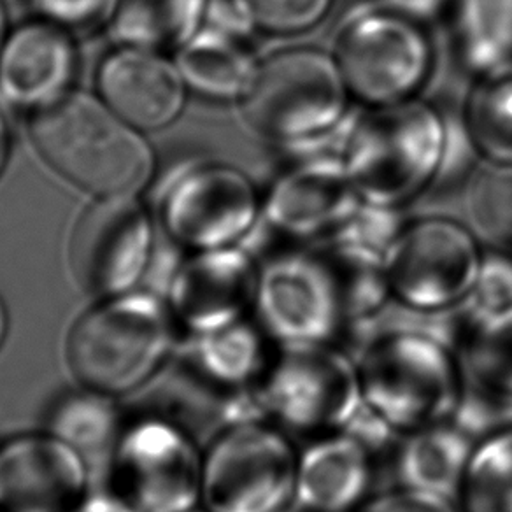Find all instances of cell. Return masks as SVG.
<instances>
[{
    "label": "cell",
    "mask_w": 512,
    "mask_h": 512,
    "mask_svg": "<svg viewBox=\"0 0 512 512\" xmlns=\"http://www.w3.org/2000/svg\"><path fill=\"white\" fill-rule=\"evenodd\" d=\"M365 406L399 434L448 421L465 388L456 311L428 313L395 300L349 325Z\"/></svg>",
    "instance_id": "1"
},
{
    "label": "cell",
    "mask_w": 512,
    "mask_h": 512,
    "mask_svg": "<svg viewBox=\"0 0 512 512\" xmlns=\"http://www.w3.org/2000/svg\"><path fill=\"white\" fill-rule=\"evenodd\" d=\"M351 99L334 53L293 46L260 58L242 116L292 160L342 157L360 116Z\"/></svg>",
    "instance_id": "2"
},
{
    "label": "cell",
    "mask_w": 512,
    "mask_h": 512,
    "mask_svg": "<svg viewBox=\"0 0 512 512\" xmlns=\"http://www.w3.org/2000/svg\"><path fill=\"white\" fill-rule=\"evenodd\" d=\"M30 139L60 178L99 199L134 195L155 169L139 130L90 93L65 92L36 107Z\"/></svg>",
    "instance_id": "3"
},
{
    "label": "cell",
    "mask_w": 512,
    "mask_h": 512,
    "mask_svg": "<svg viewBox=\"0 0 512 512\" xmlns=\"http://www.w3.org/2000/svg\"><path fill=\"white\" fill-rule=\"evenodd\" d=\"M455 139L437 107L411 99L360 114L342 160L362 200L402 207L453 169Z\"/></svg>",
    "instance_id": "4"
},
{
    "label": "cell",
    "mask_w": 512,
    "mask_h": 512,
    "mask_svg": "<svg viewBox=\"0 0 512 512\" xmlns=\"http://www.w3.org/2000/svg\"><path fill=\"white\" fill-rule=\"evenodd\" d=\"M178 323L151 293L104 299L83 314L67 339V362L83 388L123 395L162 369L174 351Z\"/></svg>",
    "instance_id": "5"
},
{
    "label": "cell",
    "mask_w": 512,
    "mask_h": 512,
    "mask_svg": "<svg viewBox=\"0 0 512 512\" xmlns=\"http://www.w3.org/2000/svg\"><path fill=\"white\" fill-rule=\"evenodd\" d=\"M255 399L265 420L316 437L342 430L363 404L355 358L334 342L278 346Z\"/></svg>",
    "instance_id": "6"
},
{
    "label": "cell",
    "mask_w": 512,
    "mask_h": 512,
    "mask_svg": "<svg viewBox=\"0 0 512 512\" xmlns=\"http://www.w3.org/2000/svg\"><path fill=\"white\" fill-rule=\"evenodd\" d=\"M204 453L160 414L127 423L104 465L106 488L132 512H188L202 497Z\"/></svg>",
    "instance_id": "7"
},
{
    "label": "cell",
    "mask_w": 512,
    "mask_h": 512,
    "mask_svg": "<svg viewBox=\"0 0 512 512\" xmlns=\"http://www.w3.org/2000/svg\"><path fill=\"white\" fill-rule=\"evenodd\" d=\"M299 451L265 418L237 421L204 453L202 507L209 512H285L293 505Z\"/></svg>",
    "instance_id": "8"
},
{
    "label": "cell",
    "mask_w": 512,
    "mask_h": 512,
    "mask_svg": "<svg viewBox=\"0 0 512 512\" xmlns=\"http://www.w3.org/2000/svg\"><path fill=\"white\" fill-rule=\"evenodd\" d=\"M334 58L351 97L370 107L416 99L434 69L423 23L392 9L362 11L342 25Z\"/></svg>",
    "instance_id": "9"
},
{
    "label": "cell",
    "mask_w": 512,
    "mask_h": 512,
    "mask_svg": "<svg viewBox=\"0 0 512 512\" xmlns=\"http://www.w3.org/2000/svg\"><path fill=\"white\" fill-rule=\"evenodd\" d=\"M484 251L462 223L430 216L406 223L384 262L392 299L428 313L460 307L474 285Z\"/></svg>",
    "instance_id": "10"
},
{
    "label": "cell",
    "mask_w": 512,
    "mask_h": 512,
    "mask_svg": "<svg viewBox=\"0 0 512 512\" xmlns=\"http://www.w3.org/2000/svg\"><path fill=\"white\" fill-rule=\"evenodd\" d=\"M253 314L276 346L334 342L348 327L334 265L306 251L279 253L258 267Z\"/></svg>",
    "instance_id": "11"
},
{
    "label": "cell",
    "mask_w": 512,
    "mask_h": 512,
    "mask_svg": "<svg viewBox=\"0 0 512 512\" xmlns=\"http://www.w3.org/2000/svg\"><path fill=\"white\" fill-rule=\"evenodd\" d=\"M264 197L244 172L227 164L193 165L162 200L172 239L188 248H225L248 237L262 221Z\"/></svg>",
    "instance_id": "12"
},
{
    "label": "cell",
    "mask_w": 512,
    "mask_h": 512,
    "mask_svg": "<svg viewBox=\"0 0 512 512\" xmlns=\"http://www.w3.org/2000/svg\"><path fill=\"white\" fill-rule=\"evenodd\" d=\"M151 221L132 195L100 197L72 228L69 267L81 292L97 299L130 292L150 258Z\"/></svg>",
    "instance_id": "13"
},
{
    "label": "cell",
    "mask_w": 512,
    "mask_h": 512,
    "mask_svg": "<svg viewBox=\"0 0 512 512\" xmlns=\"http://www.w3.org/2000/svg\"><path fill=\"white\" fill-rule=\"evenodd\" d=\"M258 265L239 244L200 249L179 265L169 307L188 335L207 334L248 318L255 302Z\"/></svg>",
    "instance_id": "14"
},
{
    "label": "cell",
    "mask_w": 512,
    "mask_h": 512,
    "mask_svg": "<svg viewBox=\"0 0 512 512\" xmlns=\"http://www.w3.org/2000/svg\"><path fill=\"white\" fill-rule=\"evenodd\" d=\"M88 481L85 458L50 432L0 446V512H67Z\"/></svg>",
    "instance_id": "15"
},
{
    "label": "cell",
    "mask_w": 512,
    "mask_h": 512,
    "mask_svg": "<svg viewBox=\"0 0 512 512\" xmlns=\"http://www.w3.org/2000/svg\"><path fill=\"white\" fill-rule=\"evenodd\" d=\"M360 200L342 157L302 158L274 179L262 221L292 239L330 235Z\"/></svg>",
    "instance_id": "16"
},
{
    "label": "cell",
    "mask_w": 512,
    "mask_h": 512,
    "mask_svg": "<svg viewBox=\"0 0 512 512\" xmlns=\"http://www.w3.org/2000/svg\"><path fill=\"white\" fill-rule=\"evenodd\" d=\"M100 97L137 130L169 125L185 104V79L158 51L123 46L104 58L97 74Z\"/></svg>",
    "instance_id": "17"
},
{
    "label": "cell",
    "mask_w": 512,
    "mask_h": 512,
    "mask_svg": "<svg viewBox=\"0 0 512 512\" xmlns=\"http://www.w3.org/2000/svg\"><path fill=\"white\" fill-rule=\"evenodd\" d=\"M369 449L346 432L318 435L299 451L293 504L300 512H358L374 481Z\"/></svg>",
    "instance_id": "18"
},
{
    "label": "cell",
    "mask_w": 512,
    "mask_h": 512,
    "mask_svg": "<svg viewBox=\"0 0 512 512\" xmlns=\"http://www.w3.org/2000/svg\"><path fill=\"white\" fill-rule=\"evenodd\" d=\"M74 67V46L62 27L27 23L0 51V92L22 106H44L67 92Z\"/></svg>",
    "instance_id": "19"
},
{
    "label": "cell",
    "mask_w": 512,
    "mask_h": 512,
    "mask_svg": "<svg viewBox=\"0 0 512 512\" xmlns=\"http://www.w3.org/2000/svg\"><path fill=\"white\" fill-rule=\"evenodd\" d=\"M476 441L448 420L402 434L393 449L397 486L460 498Z\"/></svg>",
    "instance_id": "20"
},
{
    "label": "cell",
    "mask_w": 512,
    "mask_h": 512,
    "mask_svg": "<svg viewBox=\"0 0 512 512\" xmlns=\"http://www.w3.org/2000/svg\"><path fill=\"white\" fill-rule=\"evenodd\" d=\"M260 58L225 29H200L178 50L186 86L213 100L241 102L253 83Z\"/></svg>",
    "instance_id": "21"
},
{
    "label": "cell",
    "mask_w": 512,
    "mask_h": 512,
    "mask_svg": "<svg viewBox=\"0 0 512 512\" xmlns=\"http://www.w3.org/2000/svg\"><path fill=\"white\" fill-rule=\"evenodd\" d=\"M209 0H120L111 34L118 43L151 51L183 48L200 29Z\"/></svg>",
    "instance_id": "22"
},
{
    "label": "cell",
    "mask_w": 512,
    "mask_h": 512,
    "mask_svg": "<svg viewBox=\"0 0 512 512\" xmlns=\"http://www.w3.org/2000/svg\"><path fill=\"white\" fill-rule=\"evenodd\" d=\"M465 130L488 162H512V62L477 74L465 107Z\"/></svg>",
    "instance_id": "23"
},
{
    "label": "cell",
    "mask_w": 512,
    "mask_h": 512,
    "mask_svg": "<svg viewBox=\"0 0 512 512\" xmlns=\"http://www.w3.org/2000/svg\"><path fill=\"white\" fill-rule=\"evenodd\" d=\"M123 427L111 395L88 388L62 397L50 414V434L76 449L86 463L104 458L106 465Z\"/></svg>",
    "instance_id": "24"
},
{
    "label": "cell",
    "mask_w": 512,
    "mask_h": 512,
    "mask_svg": "<svg viewBox=\"0 0 512 512\" xmlns=\"http://www.w3.org/2000/svg\"><path fill=\"white\" fill-rule=\"evenodd\" d=\"M404 225L400 207L360 200L330 234V258L348 267L384 271Z\"/></svg>",
    "instance_id": "25"
},
{
    "label": "cell",
    "mask_w": 512,
    "mask_h": 512,
    "mask_svg": "<svg viewBox=\"0 0 512 512\" xmlns=\"http://www.w3.org/2000/svg\"><path fill=\"white\" fill-rule=\"evenodd\" d=\"M456 43L476 74L512 62V0H458Z\"/></svg>",
    "instance_id": "26"
},
{
    "label": "cell",
    "mask_w": 512,
    "mask_h": 512,
    "mask_svg": "<svg viewBox=\"0 0 512 512\" xmlns=\"http://www.w3.org/2000/svg\"><path fill=\"white\" fill-rule=\"evenodd\" d=\"M458 504L463 512H512V425L476 442Z\"/></svg>",
    "instance_id": "27"
},
{
    "label": "cell",
    "mask_w": 512,
    "mask_h": 512,
    "mask_svg": "<svg viewBox=\"0 0 512 512\" xmlns=\"http://www.w3.org/2000/svg\"><path fill=\"white\" fill-rule=\"evenodd\" d=\"M458 356L467 383L512 397V311L470 328Z\"/></svg>",
    "instance_id": "28"
},
{
    "label": "cell",
    "mask_w": 512,
    "mask_h": 512,
    "mask_svg": "<svg viewBox=\"0 0 512 512\" xmlns=\"http://www.w3.org/2000/svg\"><path fill=\"white\" fill-rule=\"evenodd\" d=\"M465 214L477 237L512 251V162H488L472 176Z\"/></svg>",
    "instance_id": "29"
},
{
    "label": "cell",
    "mask_w": 512,
    "mask_h": 512,
    "mask_svg": "<svg viewBox=\"0 0 512 512\" xmlns=\"http://www.w3.org/2000/svg\"><path fill=\"white\" fill-rule=\"evenodd\" d=\"M235 22L269 36H299L327 18L334 0H227Z\"/></svg>",
    "instance_id": "30"
},
{
    "label": "cell",
    "mask_w": 512,
    "mask_h": 512,
    "mask_svg": "<svg viewBox=\"0 0 512 512\" xmlns=\"http://www.w3.org/2000/svg\"><path fill=\"white\" fill-rule=\"evenodd\" d=\"M512 311V255L504 251L484 253L474 285L456 313L470 328Z\"/></svg>",
    "instance_id": "31"
},
{
    "label": "cell",
    "mask_w": 512,
    "mask_h": 512,
    "mask_svg": "<svg viewBox=\"0 0 512 512\" xmlns=\"http://www.w3.org/2000/svg\"><path fill=\"white\" fill-rule=\"evenodd\" d=\"M48 22L62 29L90 30L113 20L120 0H36Z\"/></svg>",
    "instance_id": "32"
},
{
    "label": "cell",
    "mask_w": 512,
    "mask_h": 512,
    "mask_svg": "<svg viewBox=\"0 0 512 512\" xmlns=\"http://www.w3.org/2000/svg\"><path fill=\"white\" fill-rule=\"evenodd\" d=\"M358 512H463L451 498L395 486L370 497Z\"/></svg>",
    "instance_id": "33"
},
{
    "label": "cell",
    "mask_w": 512,
    "mask_h": 512,
    "mask_svg": "<svg viewBox=\"0 0 512 512\" xmlns=\"http://www.w3.org/2000/svg\"><path fill=\"white\" fill-rule=\"evenodd\" d=\"M384 8L413 18L416 22L427 23L441 15L448 0H383Z\"/></svg>",
    "instance_id": "34"
},
{
    "label": "cell",
    "mask_w": 512,
    "mask_h": 512,
    "mask_svg": "<svg viewBox=\"0 0 512 512\" xmlns=\"http://www.w3.org/2000/svg\"><path fill=\"white\" fill-rule=\"evenodd\" d=\"M67 512H132L127 505L121 504L118 498L109 491H93L86 493L78 504Z\"/></svg>",
    "instance_id": "35"
},
{
    "label": "cell",
    "mask_w": 512,
    "mask_h": 512,
    "mask_svg": "<svg viewBox=\"0 0 512 512\" xmlns=\"http://www.w3.org/2000/svg\"><path fill=\"white\" fill-rule=\"evenodd\" d=\"M8 151H9V137L8 127L0 116V172L4 169V165L8 162Z\"/></svg>",
    "instance_id": "36"
},
{
    "label": "cell",
    "mask_w": 512,
    "mask_h": 512,
    "mask_svg": "<svg viewBox=\"0 0 512 512\" xmlns=\"http://www.w3.org/2000/svg\"><path fill=\"white\" fill-rule=\"evenodd\" d=\"M6 332H8V314H6V309H4L2 302H0V344L4 342Z\"/></svg>",
    "instance_id": "37"
},
{
    "label": "cell",
    "mask_w": 512,
    "mask_h": 512,
    "mask_svg": "<svg viewBox=\"0 0 512 512\" xmlns=\"http://www.w3.org/2000/svg\"><path fill=\"white\" fill-rule=\"evenodd\" d=\"M4 43H6V11L0 2V51H2Z\"/></svg>",
    "instance_id": "38"
},
{
    "label": "cell",
    "mask_w": 512,
    "mask_h": 512,
    "mask_svg": "<svg viewBox=\"0 0 512 512\" xmlns=\"http://www.w3.org/2000/svg\"><path fill=\"white\" fill-rule=\"evenodd\" d=\"M188 512H209V511H206V509H204V507H202V509H193V511H188Z\"/></svg>",
    "instance_id": "39"
}]
</instances>
